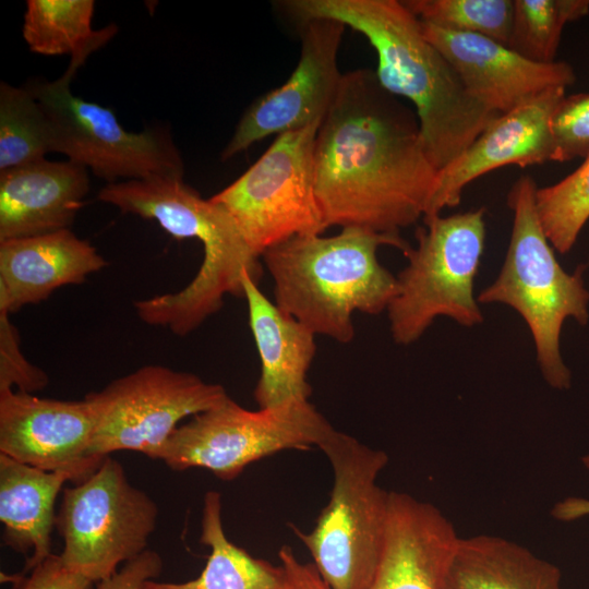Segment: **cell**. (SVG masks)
<instances>
[{
	"label": "cell",
	"instance_id": "1",
	"mask_svg": "<svg viewBox=\"0 0 589 589\" xmlns=\"http://www.w3.org/2000/svg\"><path fill=\"white\" fill-rule=\"evenodd\" d=\"M316 197L327 228L399 235L425 215L437 183L417 113L375 72L342 73L314 144Z\"/></svg>",
	"mask_w": 589,
	"mask_h": 589
},
{
	"label": "cell",
	"instance_id": "2",
	"mask_svg": "<svg viewBox=\"0 0 589 589\" xmlns=\"http://www.w3.org/2000/svg\"><path fill=\"white\" fill-rule=\"evenodd\" d=\"M281 5L298 22L330 19L368 39L376 51L380 84L413 104L426 154L437 171L501 116L468 93L404 1L289 0Z\"/></svg>",
	"mask_w": 589,
	"mask_h": 589
},
{
	"label": "cell",
	"instance_id": "3",
	"mask_svg": "<svg viewBox=\"0 0 589 589\" xmlns=\"http://www.w3.org/2000/svg\"><path fill=\"white\" fill-rule=\"evenodd\" d=\"M122 214L152 219L176 239H197L203 261L194 278L177 292L134 302L137 317L183 337L217 313L226 294L243 298L242 278L260 283L261 257L250 249L231 216L182 178L154 176L106 184L97 194Z\"/></svg>",
	"mask_w": 589,
	"mask_h": 589
},
{
	"label": "cell",
	"instance_id": "4",
	"mask_svg": "<svg viewBox=\"0 0 589 589\" xmlns=\"http://www.w3.org/2000/svg\"><path fill=\"white\" fill-rule=\"evenodd\" d=\"M390 245H411L400 235L344 227L333 237L298 236L266 250L261 259L274 281L275 303L315 335L348 344L352 315L386 311L397 278L377 259Z\"/></svg>",
	"mask_w": 589,
	"mask_h": 589
},
{
	"label": "cell",
	"instance_id": "5",
	"mask_svg": "<svg viewBox=\"0 0 589 589\" xmlns=\"http://www.w3.org/2000/svg\"><path fill=\"white\" fill-rule=\"evenodd\" d=\"M537 189L530 176L519 177L510 188L507 205L513 227L507 253L498 276L477 300L503 303L519 313L533 338L545 382L564 390L570 387L572 375L562 358L561 332L567 318L588 323L589 290L582 277L586 266L570 274L556 260L538 215Z\"/></svg>",
	"mask_w": 589,
	"mask_h": 589
},
{
	"label": "cell",
	"instance_id": "6",
	"mask_svg": "<svg viewBox=\"0 0 589 589\" xmlns=\"http://www.w3.org/2000/svg\"><path fill=\"white\" fill-rule=\"evenodd\" d=\"M318 448L334 472L330 500L310 532L292 530L329 589H371L385 548L389 492L377 477L388 456L335 429Z\"/></svg>",
	"mask_w": 589,
	"mask_h": 589
},
{
	"label": "cell",
	"instance_id": "7",
	"mask_svg": "<svg viewBox=\"0 0 589 589\" xmlns=\"http://www.w3.org/2000/svg\"><path fill=\"white\" fill-rule=\"evenodd\" d=\"M484 212L423 218L417 247L402 253L408 263L396 276L397 292L386 310L396 344L414 342L438 316L466 327L483 321L473 288L484 250Z\"/></svg>",
	"mask_w": 589,
	"mask_h": 589
},
{
	"label": "cell",
	"instance_id": "8",
	"mask_svg": "<svg viewBox=\"0 0 589 589\" xmlns=\"http://www.w3.org/2000/svg\"><path fill=\"white\" fill-rule=\"evenodd\" d=\"M334 430L309 400L248 410L228 397L180 424L158 459L170 469L204 468L235 480L252 462L285 449H310Z\"/></svg>",
	"mask_w": 589,
	"mask_h": 589
},
{
	"label": "cell",
	"instance_id": "9",
	"mask_svg": "<svg viewBox=\"0 0 589 589\" xmlns=\"http://www.w3.org/2000/svg\"><path fill=\"white\" fill-rule=\"evenodd\" d=\"M87 57L71 56L58 80L26 86L48 119L52 152L109 183L154 176L183 178V160L167 130L129 132L110 108L72 94L70 83Z\"/></svg>",
	"mask_w": 589,
	"mask_h": 589
},
{
	"label": "cell",
	"instance_id": "10",
	"mask_svg": "<svg viewBox=\"0 0 589 589\" xmlns=\"http://www.w3.org/2000/svg\"><path fill=\"white\" fill-rule=\"evenodd\" d=\"M320 124L277 135L242 176L209 197L227 211L259 257L293 237L327 229L315 192L314 144Z\"/></svg>",
	"mask_w": 589,
	"mask_h": 589
},
{
	"label": "cell",
	"instance_id": "11",
	"mask_svg": "<svg viewBox=\"0 0 589 589\" xmlns=\"http://www.w3.org/2000/svg\"><path fill=\"white\" fill-rule=\"evenodd\" d=\"M156 503L130 483L122 465L106 456L98 468L62 492L56 526L63 563L94 582L112 576L147 550Z\"/></svg>",
	"mask_w": 589,
	"mask_h": 589
},
{
	"label": "cell",
	"instance_id": "12",
	"mask_svg": "<svg viewBox=\"0 0 589 589\" xmlns=\"http://www.w3.org/2000/svg\"><path fill=\"white\" fill-rule=\"evenodd\" d=\"M224 386L159 364L144 365L85 398L95 413L91 455L133 450L158 459L179 423L228 398Z\"/></svg>",
	"mask_w": 589,
	"mask_h": 589
},
{
	"label": "cell",
	"instance_id": "13",
	"mask_svg": "<svg viewBox=\"0 0 589 589\" xmlns=\"http://www.w3.org/2000/svg\"><path fill=\"white\" fill-rule=\"evenodd\" d=\"M459 536L433 504L389 492L385 548L371 589H449L448 566ZM286 589H329L313 564L290 546L278 552Z\"/></svg>",
	"mask_w": 589,
	"mask_h": 589
},
{
	"label": "cell",
	"instance_id": "14",
	"mask_svg": "<svg viewBox=\"0 0 589 589\" xmlns=\"http://www.w3.org/2000/svg\"><path fill=\"white\" fill-rule=\"evenodd\" d=\"M299 23L301 50L296 69L285 84L245 110L221 152L223 160L266 136L322 121L330 108L342 77L337 59L346 26L322 17Z\"/></svg>",
	"mask_w": 589,
	"mask_h": 589
},
{
	"label": "cell",
	"instance_id": "15",
	"mask_svg": "<svg viewBox=\"0 0 589 589\" xmlns=\"http://www.w3.org/2000/svg\"><path fill=\"white\" fill-rule=\"evenodd\" d=\"M95 413L91 402L0 390V454L48 471L87 478L105 457L91 455Z\"/></svg>",
	"mask_w": 589,
	"mask_h": 589
},
{
	"label": "cell",
	"instance_id": "16",
	"mask_svg": "<svg viewBox=\"0 0 589 589\" xmlns=\"http://www.w3.org/2000/svg\"><path fill=\"white\" fill-rule=\"evenodd\" d=\"M421 26L424 36L453 65L468 93L501 115L548 89L566 88L576 80L566 62L538 63L482 35L447 31L424 22Z\"/></svg>",
	"mask_w": 589,
	"mask_h": 589
},
{
	"label": "cell",
	"instance_id": "17",
	"mask_svg": "<svg viewBox=\"0 0 589 589\" xmlns=\"http://www.w3.org/2000/svg\"><path fill=\"white\" fill-rule=\"evenodd\" d=\"M565 92V87L548 89L494 120L460 156L438 171L423 218L457 206L466 185L492 170L552 161L551 119Z\"/></svg>",
	"mask_w": 589,
	"mask_h": 589
},
{
	"label": "cell",
	"instance_id": "18",
	"mask_svg": "<svg viewBox=\"0 0 589 589\" xmlns=\"http://www.w3.org/2000/svg\"><path fill=\"white\" fill-rule=\"evenodd\" d=\"M88 190L87 169L71 160L0 171V241L69 229Z\"/></svg>",
	"mask_w": 589,
	"mask_h": 589
},
{
	"label": "cell",
	"instance_id": "19",
	"mask_svg": "<svg viewBox=\"0 0 589 589\" xmlns=\"http://www.w3.org/2000/svg\"><path fill=\"white\" fill-rule=\"evenodd\" d=\"M107 264L70 229L0 241V310L11 314L40 303L60 287L83 284Z\"/></svg>",
	"mask_w": 589,
	"mask_h": 589
},
{
	"label": "cell",
	"instance_id": "20",
	"mask_svg": "<svg viewBox=\"0 0 589 589\" xmlns=\"http://www.w3.org/2000/svg\"><path fill=\"white\" fill-rule=\"evenodd\" d=\"M242 285L261 361L254 388L259 408L309 400L312 387L306 374L316 352V335L272 302L249 273H244Z\"/></svg>",
	"mask_w": 589,
	"mask_h": 589
},
{
	"label": "cell",
	"instance_id": "21",
	"mask_svg": "<svg viewBox=\"0 0 589 589\" xmlns=\"http://www.w3.org/2000/svg\"><path fill=\"white\" fill-rule=\"evenodd\" d=\"M82 480V476L72 470H43L0 454L3 542L16 552L31 553L22 573L29 572L51 554L56 498L65 482Z\"/></svg>",
	"mask_w": 589,
	"mask_h": 589
},
{
	"label": "cell",
	"instance_id": "22",
	"mask_svg": "<svg viewBox=\"0 0 589 589\" xmlns=\"http://www.w3.org/2000/svg\"><path fill=\"white\" fill-rule=\"evenodd\" d=\"M447 582L449 589H563L557 566L491 534L458 538Z\"/></svg>",
	"mask_w": 589,
	"mask_h": 589
},
{
	"label": "cell",
	"instance_id": "23",
	"mask_svg": "<svg viewBox=\"0 0 589 589\" xmlns=\"http://www.w3.org/2000/svg\"><path fill=\"white\" fill-rule=\"evenodd\" d=\"M200 542L211 548V554L197 578L185 582L151 579L142 589H285L281 565L255 558L227 538L216 491L204 496Z\"/></svg>",
	"mask_w": 589,
	"mask_h": 589
},
{
	"label": "cell",
	"instance_id": "24",
	"mask_svg": "<svg viewBox=\"0 0 589 589\" xmlns=\"http://www.w3.org/2000/svg\"><path fill=\"white\" fill-rule=\"evenodd\" d=\"M93 0H28L24 14L23 37L31 51L44 56H71L95 51L117 33L110 24L92 28Z\"/></svg>",
	"mask_w": 589,
	"mask_h": 589
},
{
	"label": "cell",
	"instance_id": "25",
	"mask_svg": "<svg viewBox=\"0 0 589 589\" xmlns=\"http://www.w3.org/2000/svg\"><path fill=\"white\" fill-rule=\"evenodd\" d=\"M52 152L48 119L26 88L0 84V171L45 158Z\"/></svg>",
	"mask_w": 589,
	"mask_h": 589
},
{
	"label": "cell",
	"instance_id": "26",
	"mask_svg": "<svg viewBox=\"0 0 589 589\" xmlns=\"http://www.w3.org/2000/svg\"><path fill=\"white\" fill-rule=\"evenodd\" d=\"M508 47L538 63H552L564 26L589 13V0H513Z\"/></svg>",
	"mask_w": 589,
	"mask_h": 589
},
{
	"label": "cell",
	"instance_id": "27",
	"mask_svg": "<svg viewBox=\"0 0 589 589\" xmlns=\"http://www.w3.org/2000/svg\"><path fill=\"white\" fill-rule=\"evenodd\" d=\"M537 211L554 250L568 253L589 220V153L581 165L555 184L538 188Z\"/></svg>",
	"mask_w": 589,
	"mask_h": 589
},
{
	"label": "cell",
	"instance_id": "28",
	"mask_svg": "<svg viewBox=\"0 0 589 589\" xmlns=\"http://www.w3.org/2000/svg\"><path fill=\"white\" fill-rule=\"evenodd\" d=\"M404 3L421 22L508 45L513 0H408Z\"/></svg>",
	"mask_w": 589,
	"mask_h": 589
},
{
	"label": "cell",
	"instance_id": "29",
	"mask_svg": "<svg viewBox=\"0 0 589 589\" xmlns=\"http://www.w3.org/2000/svg\"><path fill=\"white\" fill-rule=\"evenodd\" d=\"M552 161H569L589 153V93L565 96L551 119Z\"/></svg>",
	"mask_w": 589,
	"mask_h": 589
},
{
	"label": "cell",
	"instance_id": "30",
	"mask_svg": "<svg viewBox=\"0 0 589 589\" xmlns=\"http://www.w3.org/2000/svg\"><path fill=\"white\" fill-rule=\"evenodd\" d=\"M9 315L8 311L0 310V390L33 394L43 389L49 378L23 354L19 332Z\"/></svg>",
	"mask_w": 589,
	"mask_h": 589
},
{
	"label": "cell",
	"instance_id": "31",
	"mask_svg": "<svg viewBox=\"0 0 589 589\" xmlns=\"http://www.w3.org/2000/svg\"><path fill=\"white\" fill-rule=\"evenodd\" d=\"M10 589H92L93 580L69 568L60 554H50L27 573L3 575Z\"/></svg>",
	"mask_w": 589,
	"mask_h": 589
},
{
	"label": "cell",
	"instance_id": "32",
	"mask_svg": "<svg viewBox=\"0 0 589 589\" xmlns=\"http://www.w3.org/2000/svg\"><path fill=\"white\" fill-rule=\"evenodd\" d=\"M163 570L161 556L147 549L127 562L112 576L97 582L96 589H142L144 582L156 579Z\"/></svg>",
	"mask_w": 589,
	"mask_h": 589
},
{
	"label": "cell",
	"instance_id": "33",
	"mask_svg": "<svg viewBox=\"0 0 589 589\" xmlns=\"http://www.w3.org/2000/svg\"><path fill=\"white\" fill-rule=\"evenodd\" d=\"M552 516L562 521H573L589 516V498L569 496L556 503Z\"/></svg>",
	"mask_w": 589,
	"mask_h": 589
},
{
	"label": "cell",
	"instance_id": "34",
	"mask_svg": "<svg viewBox=\"0 0 589 589\" xmlns=\"http://www.w3.org/2000/svg\"><path fill=\"white\" fill-rule=\"evenodd\" d=\"M582 464L584 466L589 469V454L582 457Z\"/></svg>",
	"mask_w": 589,
	"mask_h": 589
},
{
	"label": "cell",
	"instance_id": "35",
	"mask_svg": "<svg viewBox=\"0 0 589 589\" xmlns=\"http://www.w3.org/2000/svg\"><path fill=\"white\" fill-rule=\"evenodd\" d=\"M285 589H286V585H285Z\"/></svg>",
	"mask_w": 589,
	"mask_h": 589
}]
</instances>
